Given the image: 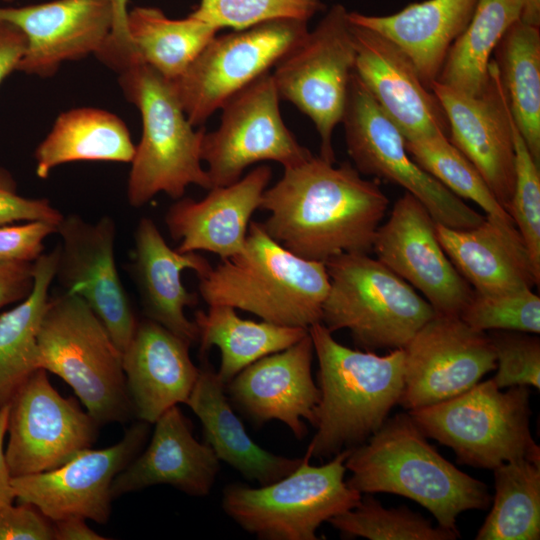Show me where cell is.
Masks as SVG:
<instances>
[{"label":"cell","mask_w":540,"mask_h":540,"mask_svg":"<svg viewBox=\"0 0 540 540\" xmlns=\"http://www.w3.org/2000/svg\"><path fill=\"white\" fill-rule=\"evenodd\" d=\"M389 200L349 162L338 166L313 154L284 168L263 193L265 231L292 253L325 263L344 253L372 251Z\"/></svg>","instance_id":"cell-1"},{"label":"cell","mask_w":540,"mask_h":540,"mask_svg":"<svg viewBox=\"0 0 540 540\" xmlns=\"http://www.w3.org/2000/svg\"><path fill=\"white\" fill-rule=\"evenodd\" d=\"M348 486L360 493H391L409 498L433 514L438 526L459 533L464 511L487 509V486L442 457L410 414L387 418L345 461Z\"/></svg>","instance_id":"cell-2"},{"label":"cell","mask_w":540,"mask_h":540,"mask_svg":"<svg viewBox=\"0 0 540 540\" xmlns=\"http://www.w3.org/2000/svg\"><path fill=\"white\" fill-rule=\"evenodd\" d=\"M318 359L320 401L316 433L307 447L314 458H329L367 441L400 402L404 350L386 355L340 344L321 323L309 327Z\"/></svg>","instance_id":"cell-3"},{"label":"cell","mask_w":540,"mask_h":540,"mask_svg":"<svg viewBox=\"0 0 540 540\" xmlns=\"http://www.w3.org/2000/svg\"><path fill=\"white\" fill-rule=\"evenodd\" d=\"M210 305L250 312L277 325L321 322L330 280L325 263L302 258L275 241L261 222H250L244 249L198 276Z\"/></svg>","instance_id":"cell-4"},{"label":"cell","mask_w":540,"mask_h":540,"mask_svg":"<svg viewBox=\"0 0 540 540\" xmlns=\"http://www.w3.org/2000/svg\"><path fill=\"white\" fill-rule=\"evenodd\" d=\"M119 84L126 99L141 114L142 135L131 163L127 199L134 208L158 193L183 197L189 185L212 188L202 167L204 128L189 122L171 80L136 62L121 71Z\"/></svg>","instance_id":"cell-5"},{"label":"cell","mask_w":540,"mask_h":540,"mask_svg":"<svg viewBox=\"0 0 540 540\" xmlns=\"http://www.w3.org/2000/svg\"><path fill=\"white\" fill-rule=\"evenodd\" d=\"M37 342L40 368L70 385L99 425L134 415L122 352L82 298L65 290L49 297Z\"/></svg>","instance_id":"cell-6"},{"label":"cell","mask_w":540,"mask_h":540,"mask_svg":"<svg viewBox=\"0 0 540 540\" xmlns=\"http://www.w3.org/2000/svg\"><path fill=\"white\" fill-rule=\"evenodd\" d=\"M330 286L321 323L346 329L366 350L403 349L436 312L415 289L377 258L344 253L325 262Z\"/></svg>","instance_id":"cell-7"},{"label":"cell","mask_w":540,"mask_h":540,"mask_svg":"<svg viewBox=\"0 0 540 540\" xmlns=\"http://www.w3.org/2000/svg\"><path fill=\"white\" fill-rule=\"evenodd\" d=\"M409 414L426 437L450 447L461 464L488 469L517 459L540 464V448L530 432L528 386L502 392L489 379Z\"/></svg>","instance_id":"cell-8"},{"label":"cell","mask_w":540,"mask_h":540,"mask_svg":"<svg viewBox=\"0 0 540 540\" xmlns=\"http://www.w3.org/2000/svg\"><path fill=\"white\" fill-rule=\"evenodd\" d=\"M351 448L326 464H310L306 450L298 467L267 485H227L222 492L224 512L243 530L263 540H317L324 522L355 507L362 493L344 480Z\"/></svg>","instance_id":"cell-9"},{"label":"cell","mask_w":540,"mask_h":540,"mask_svg":"<svg viewBox=\"0 0 540 540\" xmlns=\"http://www.w3.org/2000/svg\"><path fill=\"white\" fill-rule=\"evenodd\" d=\"M356 51L348 11L334 4L271 73L280 100L309 117L320 137V157L335 163L332 134L341 123Z\"/></svg>","instance_id":"cell-10"},{"label":"cell","mask_w":540,"mask_h":540,"mask_svg":"<svg viewBox=\"0 0 540 540\" xmlns=\"http://www.w3.org/2000/svg\"><path fill=\"white\" fill-rule=\"evenodd\" d=\"M341 123L347 152L360 174L401 186L421 201L436 223L466 229L483 221V215L410 157L403 135L381 110L355 70L350 77Z\"/></svg>","instance_id":"cell-11"},{"label":"cell","mask_w":540,"mask_h":540,"mask_svg":"<svg viewBox=\"0 0 540 540\" xmlns=\"http://www.w3.org/2000/svg\"><path fill=\"white\" fill-rule=\"evenodd\" d=\"M307 22L276 19L216 35L186 71L172 81L182 108L194 126L263 74L308 33Z\"/></svg>","instance_id":"cell-12"},{"label":"cell","mask_w":540,"mask_h":540,"mask_svg":"<svg viewBox=\"0 0 540 540\" xmlns=\"http://www.w3.org/2000/svg\"><path fill=\"white\" fill-rule=\"evenodd\" d=\"M279 101L267 72L224 103L218 128L205 132L201 145L212 187L238 181L258 162L274 161L288 168L312 155L285 125Z\"/></svg>","instance_id":"cell-13"},{"label":"cell","mask_w":540,"mask_h":540,"mask_svg":"<svg viewBox=\"0 0 540 540\" xmlns=\"http://www.w3.org/2000/svg\"><path fill=\"white\" fill-rule=\"evenodd\" d=\"M36 370L9 402L5 455L12 477L57 468L91 448L99 424Z\"/></svg>","instance_id":"cell-14"},{"label":"cell","mask_w":540,"mask_h":540,"mask_svg":"<svg viewBox=\"0 0 540 540\" xmlns=\"http://www.w3.org/2000/svg\"><path fill=\"white\" fill-rule=\"evenodd\" d=\"M403 350L404 389L399 404L409 411L462 394L497 367L489 335L459 316L435 314Z\"/></svg>","instance_id":"cell-15"},{"label":"cell","mask_w":540,"mask_h":540,"mask_svg":"<svg viewBox=\"0 0 540 540\" xmlns=\"http://www.w3.org/2000/svg\"><path fill=\"white\" fill-rule=\"evenodd\" d=\"M150 425L139 420L112 446L88 448L52 470L12 477L16 499L32 504L52 522L78 516L107 523L113 480L140 453Z\"/></svg>","instance_id":"cell-16"},{"label":"cell","mask_w":540,"mask_h":540,"mask_svg":"<svg viewBox=\"0 0 540 540\" xmlns=\"http://www.w3.org/2000/svg\"><path fill=\"white\" fill-rule=\"evenodd\" d=\"M57 233L61 244L55 278L63 290L88 304L123 352L138 320L116 266L115 221L107 215L96 222L78 214L63 215Z\"/></svg>","instance_id":"cell-17"},{"label":"cell","mask_w":540,"mask_h":540,"mask_svg":"<svg viewBox=\"0 0 540 540\" xmlns=\"http://www.w3.org/2000/svg\"><path fill=\"white\" fill-rule=\"evenodd\" d=\"M427 208L405 192L377 229L372 250L393 273L418 290L436 314L459 316L474 291L442 248Z\"/></svg>","instance_id":"cell-18"},{"label":"cell","mask_w":540,"mask_h":540,"mask_svg":"<svg viewBox=\"0 0 540 540\" xmlns=\"http://www.w3.org/2000/svg\"><path fill=\"white\" fill-rule=\"evenodd\" d=\"M430 89L446 114L450 142L474 165L508 213L515 184V150L509 106L496 63L491 59L489 83L478 96L437 81Z\"/></svg>","instance_id":"cell-19"},{"label":"cell","mask_w":540,"mask_h":540,"mask_svg":"<svg viewBox=\"0 0 540 540\" xmlns=\"http://www.w3.org/2000/svg\"><path fill=\"white\" fill-rule=\"evenodd\" d=\"M0 22L17 27L26 47L16 70L53 76L67 61L97 54L111 34L110 0H53L23 7H0Z\"/></svg>","instance_id":"cell-20"},{"label":"cell","mask_w":540,"mask_h":540,"mask_svg":"<svg viewBox=\"0 0 540 540\" xmlns=\"http://www.w3.org/2000/svg\"><path fill=\"white\" fill-rule=\"evenodd\" d=\"M314 346L309 334L290 347L264 356L226 385L229 400L253 423H284L297 439L314 426L320 390L312 377Z\"/></svg>","instance_id":"cell-21"},{"label":"cell","mask_w":540,"mask_h":540,"mask_svg":"<svg viewBox=\"0 0 540 540\" xmlns=\"http://www.w3.org/2000/svg\"><path fill=\"white\" fill-rule=\"evenodd\" d=\"M355 72L405 140L443 133L449 125L436 95L422 83L410 59L390 40L350 22Z\"/></svg>","instance_id":"cell-22"},{"label":"cell","mask_w":540,"mask_h":540,"mask_svg":"<svg viewBox=\"0 0 540 540\" xmlns=\"http://www.w3.org/2000/svg\"><path fill=\"white\" fill-rule=\"evenodd\" d=\"M271 177V167L259 165L230 185L212 187L201 200L177 199L165 214L170 236L179 241L176 250L208 251L221 260L239 254Z\"/></svg>","instance_id":"cell-23"},{"label":"cell","mask_w":540,"mask_h":540,"mask_svg":"<svg viewBox=\"0 0 540 540\" xmlns=\"http://www.w3.org/2000/svg\"><path fill=\"white\" fill-rule=\"evenodd\" d=\"M189 346L155 321H138L122 352V367L139 420L154 424L172 406L185 404L200 372L190 358Z\"/></svg>","instance_id":"cell-24"},{"label":"cell","mask_w":540,"mask_h":540,"mask_svg":"<svg viewBox=\"0 0 540 540\" xmlns=\"http://www.w3.org/2000/svg\"><path fill=\"white\" fill-rule=\"evenodd\" d=\"M150 443L114 478L112 498L153 485L168 484L194 497H205L215 483L220 460L198 442L177 405L156 421Z\"/></svg>","instance_id":"cell-25"},{"label":"cell","mask_w":540,"mask_h":540,"mask_svg":"<svg viewBox=\"0 0 540 540\" xmlns=\"http://www.w3.org/2000/svg\"><path fill=\"white\" fill-rule=\"evenodd\" d=\"M435 230L447 256L475 293L496 294L539 285L540 273L513 221L486 214L471 228L436 223Z\"/></svg>","instance_id":"cell-26"},{"label":"cell","mask_w":540,"mask_h":540,"mask_svg":"<svg viewBox=\"0 0 540 540\" xmlns=\"http://www.w3.org/2000/svg\"><path fill=\"white\" fill-rule=\"evenodd\" d=\"M134 257L131 265L143 312L190 345L198 341V328L184 310L195 306L198 298L182 282V272L193 270L197 277L211 265L196 252L181 253L172 249L154 221L142 217L134 232Z\"/></svg>","instance_id":"cell-27"},{"label":"cell","mask_w":540,"mask_h":540,"mask_svg":"<svg viewBox=\"0 0 540 540\" xmlns=\"http://www.w3.org/2000/svg\"><path fill=\"white\" fill-rule=\"evenodd\" d=\"M476 4L477 0H425L391 15L348 12V18L351 23L371 29L394 43L430 89L451 45L470 22Z\"/></svg>","instance_id":"cell-28"},{"label":"cell","mask_w":540,"mask_h":540,"mask_svg":"<svg viewBox=\"0 0 540 540\" xmlns=\"http://www.w3.org/2000/svg\"><path fill=\"white\" fill-rule=\"evenodd\" d=\"M199 368L185 404L201 421L204 442L217 458L259 485L273 483L294 471L302 458L276 455L257 445L230 405L217 372L208 363Z\"/></svg>","instance_id":"cell-29"},{"label":"cell","mask_w":540,"mask_h":540,"mask_svg":"<svg viewBox=\"0 0 540 540\" xmlns=\"http://www.w3.org/2000/svg\"><path fill=\"white\" fill-rule=\"evenodd\" d=\"M135 145L125 122L116 114L95 107L61 113L37 146L36 175L45 179L59 165L75 161L130 163Z\"/></svg>","instance_id":"cell-30"},{"label":"cell","mask_w":540,"mask_h":540,"mask_svg":"<svg viewBox=\"0 0 540 540\" xmlns=\"http://www.w3.org/2000/svg\"><path fill=\"white\" fill-rule=\"evenodd\" d=\"M235 310L226 305H210L207 312H195L200 353L205 355L213 346L218 347L221 360L216 372L224 385L245 367L290 347L308 334V329L302 327L242 319Z\"/></svg>","instance_id":"cell-31"},{"label":"cell","mask_w":540,"mask_h":540,"mask_svg":"<svg viewBox=\"0 0 540 540\" xmlns=\"http://www.w3.org/2000/svg\"><path fill=\"white\" fill-rule=\"evenodd\" d=\"M59 246L34 262L30 294L0 315V408L9 404L18 389L38 369L37 335L55 278Z\"/></svg>","instance_id":"cell-32"},{"label":"cell","mask_w":540,"mask_h":540,"mask_svg":"<svg viewBox=\"0 0 540 540\" xmlns=\"http://www.w3.org/2000/svg\"><path fill=\"white\" fill-rule=\"evenodd\" d=\"M540 27L512 24L494 49V62L512 118L540 166Z\"/></svg>","instance_id":"cell-33"},{"label":"cell","mask_w":540,"mask_h":540,"mask_svg":"<svg viewBox=\"0 0 540 540\" xmlns=\"http://www.w3.org/2000/svg\"><path fill=\"white\" fill-rule=\"evenodd\" d=\"M218 31L191 15L171 19L155 7L128 10L127 34L137 62L171 81L186 71Z\"/></svg>","instance_id":"cell-34"},{"label":"cell","mask_w":540,"mask_h":540,"mask_svg":"<svg viewBox=\"0 0 540 540\" xmlns=\"http://www.w3.org/2000/svg\"><path fill=\"white\" fill-rule=\"evenodd\" d=\"M522 7V0H477L436 81L470 96L482 94L489 83L491 55L508 28L521 19Z\"/></svg>","instance_id":"cell-35"},{"label":"cell","mask_w":540,"mask_h":540,"mask_svg":"<svg viewBox=\"0 0 540 540\" xmlns=\"http://www.w3.org/2000/svg\"><path fill=\"white\" fill-rule=\"evenodd\" d=\"M493 470V505L475 539L538 540L540 464L517 459L505 462Z\"/></svg>","instance_id":"cell-36"},{"label":"cell","mask_w":540,"mask_h":540,"mask_svg":"<svg viewBox=\"0 0 540 540\" xmlns=\"http://www.w3.org/2000/svg\"><path fill=\"white\" fill-rule=\"evenodd\" d=\"M410 157L460 199L476 203L487 215L513 221L474 165L443 133L405 140Z\"/></svg>","instance_id":"cell-37"},{"label":"cell","mask_w":540,"mask_h":540,"mask_svg":"<svg viewBox=\"0 0 540 540\" xmlns=\"http://www.w3.org/2000/svg\"><path fill=\"white\" fill-rule=\"evenodd\" d=\"M342 538L363 537L370 540H454L460 534L434 527L422 515L406 506L385 508L366 495L352 509L328 521Z\"/></svg>","instance_id":"cell-38"},{"label":"cell","mask_w":540,"mask_h":540,"mask_svg":"<svg viewBox=\"0 0 540 540\" xmlns=\"http://www.w3.org/2000/svg\"><path fill=\"white\" fill-rule=\"evenodd\" d=\"M459 317L478 331L540 333V297L525 288L496 294L473 293Z\"/></svg>","instance_id":"cell-39"},{"label":"cell","mask_w":540,"mask_h":540,"mask_svg":"<svg viewBox=\"0 0 540 540\" xmlns=\"http://www.w3.org/2000/svg\"><path fill=\"white\" fill-rule=\"evenodd\" d=\"M322 8V0H200L190 15L219 30H242L276 19L308 22Z\"/></svg>","instance_id":"cell-40"},{"label":"cell","mask_w":540,"mask_h":540,"mask_svg":"<svg viewBox=\"0 0 540 540\" xmlns=\"http://www.w3.org/2000/svg\"><path fill=\"white\" fill-rule=\"evenodd\" d=\"M510 127L515 150V184L508 213L524 240L535 270L540 273V166L530 154L511 113Z\"/></svg>","instance_id":"cell-41"},{"label":"cell","mask_w":540,"mask_h":540,"mask_svg":"<svg viewBox=\"0 0 540 540\" xmlns=\"http://www.w3.org/2000/svg\"><path fill=\"white\" fill-rule=\"evenodd\" d=\"M497 373L492 378L500 389L512 386L540 388V340L530 333L492 330Z\"/></svg>","instance_id":"cell-42"},{"label":"cell","mask_w":540,"mask_h":540,"mask_svg":"<svg viewBox=\"0 0 540 540\" xmlns=\"http://www.w3.org/2000/svg\"><path fill=\"white\" fill-rule=\"evenodd\" d=\"M57 233V224L30 220L19 225H0V260L35 262L44 250V240Z\"/></svg>","instance_id":"cell-43"},{"label":"cell","mask_w":540,"mask_h":540,"mask_svg":"<svg viewBox=\"0 0 540 540\" xmlns=\"http://www.w3.org/2000/svg\"><path fill=\"white\" fill-rule=\"evenodd\" d=\"M63 214L48 199L19 195L11 174L0 167V225L45 220L58 224Z\"/></svg>","instance_id":"cell-44"},{"label":"cell","mask_w":540,"mask_h":540,"mask_svg":"<svg viewBox=\"0 0 540 540\" xmlns=\"http://www.w3.org/2000/svg\"><path fill=\"white\" fill-rule=\"evenodd\" d=\"M0 540H55L53 522L32 504L7 505L0 509Z\"/></svg>","instance_id":"cell-45"},{"label":"cell","mask_w":540,"mask_h":540,"mask_svg":"<svg viewBox=\"0 0 540 540\" xmlns=\"http://www.w3.org/2000/svg\"><path fill=\"white\" fill-rule=\"evenodd\" d=\"M110 2L113 9L111 34L96 56L110 68L121 72L135 60L127 34L128 0Z\"/></svg>","instance_id":"cell-46"},{"label":"cell","mask_w":540,"mask_h":540,"mask_svg":"<svg viewBox=\"0 0 540 540\" xmlns=\"http://www.w3.org/2000/svg\"><path fill=\"white\" fill-rule=\"evenodd\" d=\"M34 283V262L0 260V308L26 298Z\"/></svg>","instance_id":"cell-47"},{"label":"cell","mask_w":540,"mask_h":540,"mask_svg":"<svg viewBox=\"0 0 540 540\" xmlns=\"http://www.w3.org/2000/svg\"><path fill=\"white\" fill-rule=\"evenodd\" d=\"M26 47L24 34L14 25L0 22V84L14 70Z\"/></svg>","instance_id":"cell-48"},{"label":"cell","mask_w":540,"mask_h":540,"mask_svg":"<svg viewBox=\"0 0 540 540\" xmlns=\"http://www.w3.org/2000/svg\"><path fill=\"white\" fill-rule=\"evenodd\" d=\"M9 404L0 408V509L13 504L16 495L12 486V475L9 470L4 441L7 434Z\"/></svg>","instance_id":"cell-49"},{"label":"cell","mask_w":540,"mask_h":540,"mask_svg":"<svg viewBox=\"0 0 540 540\" xmlns=\"http://www.w3.org/2000/svg\"><path fill=\"white\" fill-rule=\"evenodd\" d=\"M86 519L69 516L53 521L55 540H107L92 530Z\"/></svg>","instance_id":"cell-50"},{"label":"cell","mask_w":540,"mask_h":540,"mask_svg":"<svg viewBox=\"0 0 540 540\" xmlns=\"http://www.w3.org/2000/svg\"><path fill=\"white\" fill-rule=\"evenodd\" d=\"M521 21L540 27V0H522Z\"/></svg>","instance_id":"cell-51"},{"label":"cell","mask_w":540,"mask_h":540,"mask_svg":"<svg viewBox=\"0 0 540 540\" xmlns=\"http://www.w3.org/2000/svg\"><path fill=\"white\" fill-rule=\"evenodd\" d=\"M2 1L11 2V1H13V0H2Z\"/></svg>","instance_id":"cell-52"}]
</instances>
